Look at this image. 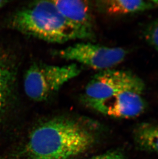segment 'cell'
Segmentation results:
<instances>
[{"mask_svg":"<svg viewBox=\"0 0 158 159\" xmlns=\"http://www.w3.org/2000/svg\"><path fill=\"white\" fill-rule=\"evenodd\" d=\"M60 12L72 24L92 31V18L90 5L86 1L78 0H53Z\"/></svg>","mask_w":158,"mask_h":159,"instance_id":"7","label":"cell"},{"mask_svg":"<svg viewBox=\"0 0 158 159\" xmlns=\"http://www.w3.org/2000/svg\"><path fill=\"white\" fill-rule=\"evenodd\" d=\"M71 117H54L37 125L19 153L20 159H74L94 146L96 124Z\"/></svg>","mask_w":158,"mask_h":159,"instance_id":"1","label":"cell"},{"mask_svg":"<svg viewBox=\"0 0 158 159\" xmlns=\"http://www.w3.org/2000/svg\"><path fill=\"white\" fill-rule=\"evenodd\" d=\"M80 72L81 69L76 63L62 66L33 64L26 72L24 91L33 101H46Z\"/></svg>","mask_w":158,"mask_h":159,"instance_id":"3","label":"cell"},{"mask_svg":"<svg viewBox=\"0 0 158 159\" xmlns=\"http://www.w3.org/2000/svg\"><path fill=\"white\" fill-rule=\"evenodd\" d=\"M126 51L121 48H111L91 43H78L57 52L66 60L82 63L101 71L110 70L124 60Z\"/></svg>","mask_w":158,"mask_h":159,"instance_id":"5","label":"cell"},{"mask_svg":"<svg viewBox=\"0 0 158 159\" xmlns=\"http://www.w3.org/2000/svg\"><path fill=\"white\" fill-rule=\"evenodd\" d=\"M145 84L140 77L129 71L108 70L94 75L85 88L83 99L94 108L118 93L126 90L143 93Z\"/></svg>","mask_w":158,"mask_h":159,"instance_id":"4","label":"cell"},{"mask_svg":"<svg viewBox=\"0 0 158 159\" xmlns=\"http://www.w3.org/2000/svg\"><path fill=\"white\" fill-rule=\"evenodd\" d=\"M133 139L136 146L141 150L158 155V124H139L134 130Z\"/></svg>","mask_w":158,"mask_h":159,"instance_id":"9","label":"cell"},{"mask_svg":"<svg viewBox=\"0 0 158 159\" xmlns=\"http://www.w3.org/2000/svg\"><path fill=\"white\" fill-rule=\"evenodd\" d=\"M9 25L24 35L51 43H63L93 37V32L66 19L53 1L33 2L15 12L11 17Z\"/></svg>","mask_w":158,"mask_h":159,"instance_id":"2","label":"cell"},{"mask_svg":"<svg viewBox=\"0 0 158 159\" xmlns=\"http://www.w3.org/2000/svg\"><path fill=\"white\" fill-rule=\"evenodd\" d=\"M89 159H125L124 153L120 149H114L97 155Z\"/></svg>","mask_w":158,"mask_h":159,"instance_id":"12","label":"cell"},{"mask_svg":"<svg viewBox=\"0 0 158 159\" xmlns=\"http://www.w3.org/2000/svg\"><path fill=\"white\" fill-rule=\"evenodd\" d=\"M142 92L126 90L118 93L95 106L94 109L102 114L119 119H129L143 113L146 109Z\"/></svg>","mask_w":158,"mask_h":159,"instance_id":"6","label":"cell"},{"mask_svg":"<svg viewBox=\"0 0 158 159\" xmlns=\"http://www.w3.org/2000/svg\"><path fill=\"white\" fill-rule=\"evenodd\" d=\"M144 36L149 45L158 52V19L149 23L146 26Z\"/></svg>","mask_w":158,"mask_h":159,"instance_id":"11","label":"cell"},{"mask_svg":"<svg viewBox=\"0 0 158 159\" xmlns=\"http://www.w3.org/2000/svg\"><path fill=\"white\" fill-rule=\"evenodd\" d=\"M11 81V72L0 64V114L4 107L9 95Z\"/></svg>","mask_w":158,"mask_h":159,"instance_id":"10","label":"cell"},{"mask_svg":"<svg viewBox=\"0 0 158 159\" xmlns=\"http://www.w3.org/2000/svg\"><path fill=\"white\" fill-rule=\"evenodd\" d=\"M102 12L110 15H122L149 11L158 8V1L108 0L97 2Z\"/></svg>","mask_w":158,"mask_h":159,"instance_id":"8","label":"cell"},{"mask_svg":"<svg viewBox=\"0 0 158 159\" xmlns=\"http://www.w3.org/2000/svg\"><path fill=\"white\" fill-rule=\"evenodd\" d=\"M8 2L7 1H3V0H0V8L4 6L6 3H8Z\"/></svg>","mask_w":158,"mask_h":159,"instance_id":"13","label":"cell"}]
</instances>
